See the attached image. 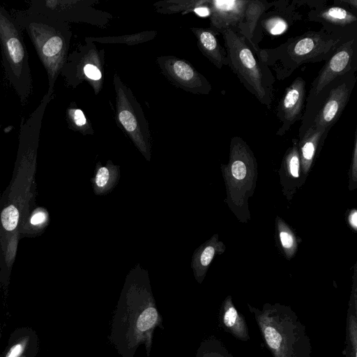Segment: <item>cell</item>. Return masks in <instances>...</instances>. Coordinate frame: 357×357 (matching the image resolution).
Returning a JSON list of instances; mask_svg holds the SVG:
<instances>
[{"label": "cell", "instance_id": "cell-13", "mask_svg": "<svg viewBox=\"0 0 357 357\" xmlns=\"http://www.w3.org/2000/svg\"><path fill=\"white\" fill-rule=\"evenodd\" d=\"M37 192L26 204L18 227L19 239L36 238L42 235L50 222L47 209L36 205Z\"/></svg>", "mask_w": 357, "mask_h": 357}, {"label": "cell", "instance_id": "cell-15", "mask_svg": "<svg viewBox=\"0 0 357 357\" xmlns=\"http://www.w3.org/2000/svg\"><path fill=\"white\" fill-rule=\"evenodd\" d=\"M219 325L222 331L238 340H250L248 327L243 315L235 307L231 296L223 301L219 310Z\"/></svg>", "mask_w": 357, "mask_h": 357}, {"label": "cell", "instance_id": "cell-7", "mask_svg": "<svg viewBox=\"0 0 357 357\" xmlns=\"http://www.w3.org/2000/svg\"><path fill=\"white\" fill-rule=\"evenodd\" d=\"M116 116L135 146L147 160L151 158V135L142 109L131 91L116 75Z\"/></svg>", "mask_w": 357, "mask_h": 357}, {"label": "cell", "instance_id": "cell-28", "mask_svg": "<svg viewBox=\"0 0 357 357\" xmlns=\"http://www.w3.org/2000/svg\"><path fill=\"white\" fill-rule=\"evenodd\" d=\"M349 222L351 224V225L354 228V229H356V226H357V213H356V210H354L350 215H349Z\"/></svg>", "mask_w": 357, "mask_h": 357}, {"label": "cell", "instance_id": "cell-12", "mask_svg": "<svg viewBox=\"0 0 357 357\" xmlns=\"http://www.w3.org/2000/svg\"><path fill=\"white\" fill-rule=\"evenodd\" d=\"M248 0H210L211 29L216 34L226 29H238L243 23L245 7Z\"/></svg>", "mask_w": 357, "mask_h": 357}, {"label": "cell", "instance_id": "cell-20", "mask_svg": "<svg viewBox=\"0 0 357 357\" xmlns=\"http://www.w3.org/2000/svg\"><path fill=\"white\" fill-rule=\"evenodd\" d=\"M343 354L344 357H357V301L355 292L349 302Z\"/></svg>", "mask_w": 357, "mask_h": 357}, {"label": "cell", "instance_id": "cell-4", "mask_svg": "<svg viewBox=\"0 0 357 357\" xmlns=\"http://www.w3.org/2000/svg\"><path fill=\"white\" fill-rule=\"evenodd\" d=\"M346 40L345 37L324 29L319 31H308L289 38L274 50L260 51L259 58L273 66L278 77L284 78L301 65L327 61Z\"/></svg>", "mask_w": 357, "mask_h": 357}, {"label": "cell", "instance_id": "cell-3", "mask_svg": "<svg viewBox=\"0 0 357 357\" xmlns=\"http://www.w3.org/2000/svg\"><path fill=\"white\" fill-rule=\"evenodd\" d=\"M11 14L29 36L47 75V92L53 94L54 84L68 58L72 36L68 23L28 9L13 10Z\"/></svg>", "mask_w": 357, "mask_h": 357}, {"label": "cell", "instance_id": "cell-5", "mask_svg": "<svg viewBox=\"0 0 357 357\" xmlns=\"http://www.w3.org/2000/svg\"><path fill=\"white\" fill-rule=\"evenodd\" d=\"M222 34L227 65L245 87L261 104L270 108L274 79L266 63L258 61L251 49L252 45L237 28H227Z\"/></svg>", "mask_w": 357, "mask_h": 357}, {"label": "cell", "instance_id": "cell-9", "mask_svg": "<svg viewBox=\"0 0 357 357\" xmlns=\"http://www.w3.org/2000/svg\"><path fill=\"white\" fill-rule=\"evenodd\" d=\"M356 37L349 38L339 45L312 83L310 96H317L337 77L356 71Z\"/></svg>", "mask_w": 357, "mask_h": 357}, {"label": "cell", "instance_id": "cell-27", "mask_svg": "<svg viewBox=\"0 0 357 357\" xmlns=\"http://www.w3.org/2000/svg\"><path fill=\"white\" fill-rule=\"evenodd\" d=\"M280 238L282 245L285 248H291L294 245V239L292 236L286 231H281Z\"/></svg>", "mask_w": 357, "mask_h": 357}, {"label": "cell", "instance_id": "cell-26", "mask_svg": "<svg viewBox=\"0 0 357 357\" xmlns=\"http://www.w3.org/2000/svg\"><path fill=\"white\" fill-rule=\"evenodd\" d=\"M299 166L300 162L298 150L297 147L294 146L289 155V167L290 173L294 177L297 178L298 176Z\"/></svg>", "mask_w": 357, "mask_h": 357}, {"label": "cell", "instance_id": "cell-11", "mask_svg": "<svg viewBox=\"0 0 357 357\" xmlns=\"http://www.w3.org/2000/svg\"><path fill=\"white\" fill-rule=\"evenodd\" d=\"M305 82L302 77L296 78L286 89L278 105V116L282 123L277 132L282 135L301 118L305 97Z\"/></svg>", "mask_w": 357, "mask_h": 357}, {"label": "cell", "instance_id": "cell-16", "mask_svg": "<svg viewBox=\"0 0 357 357\" xmlns=\"http://www.w3.org/2000/svg\"><path fill=\"white\" fill-rule=\"evenodd\" d=\"M324 25V29L335 35L342 36L339 30L356 26V15L349 9L341 6H331L315 11L311 16ZM344 37V36H343ZM346 38V37H345Z\"/></svg>", "mask_w": 357, "mask_h": 357}, {"label": "cell", "instance_id": "cell-22", "mask_svg": "<svg viewBox=\"0 0 357 357\" xmlns=\"http://www.w3.org/2000/svg\"><path fill=\"white\" fill-rule=\"evenodd\" d=\"M197 357H236L219 339L212 336L202 342Z\"/></svg>", "mask_w": 357, "mask_h": 357}, {"label": "cell", "instance_id": "cell-29", "mask_svg": "<svg viewBox=\"0 0 357 357\" xmlns=\"http://www.w3.org/2000/svg\"><path fill=\"white\" fill-rule=\"evenodd\" d=\"M342 3H347L349 6H352L355 9L357 8V1L356 0H340Z\"/></svg>", "mask_w": 357, "mask_h": 357}, {"label": "cell", "instance_id": "cell-23", "mask_svg": "<svg viewBox=\"0 0 357 357\" xmlns=\"http://www.w3.org/2000/svg\"><path fill=\"white\" fill-rule=\"evenodd\" d=\"M155 34V32H143L137 34L123 36L121 37H105V38H88L86 41H97L104 43H126L128 45H133L140 43L152 39Z\"/></svg>", "mask_w": 357, "mask_h": 357}, {"label": "cell", "instance_id": "cell-6", "mask_svg": "<svg viewBox=\"0 0 357 357\" xmlns=\"http://www.w3.org/2000/svg\"><path fill=\"white\" fill-rule=\"evenodd\" d=\"M0 47L2 65L9 84L21 104H26L33 91L29 54L22 29L4 7L0 6Z\"/></svg>", "mask_w": 357, "mask_h": 357}, {"label": "cell", "instance_id": "cell-24", "mask_svg": "<svg viewBox=\"0 0 357 357\" xmlns=\"http://www.w3.org/2000/svg\"><path fill=\"white\" fill-rule=\"evenodd\" d=\"M66 119L69 128L84 134L87 133V121L81 109L69 107L66 110Z\"/></svg>", "mask_w": 357, "mask_h": 357}, {"label": "cell", "instance_id": "cell-25", "mask_svg": "<svg viewBox=\"0 0 357 357\" xmlns=\"http://www.w3.org/2000/svg\"><path fill=\"white\" fill-rule=\"evenodd\" d=\"M265 30L271 35H279L288 28L287 21L280 15H271L261 21Z\"/></svg>", "mask_w": 357, "mask_h": 357}, {"label": "cell", "instance_id": "cell-19", "mask_svg": "<svg viewBox=\"0 0 357 357\" xmlns=\"http://www.w3.org/2000/svg\"><path fill=\"white\" fill-rule=\"evenodd\" d=\"M268 3L257 0H248L245 7L243 23L238 29L251 44L255 52L259 50L252 42V37L257 28V22L268 8Z\"/></svg>", "mask_w": 357, "mask_h": 357}, {"label": "cell", "instance_id": "cell-30", "mask_svg": "<svg viewBox=\"0 0 357 357\" xmlns=\"http://www.w3.org/2000/svg\"><path fill=\"white\" fill-rule=\"evenodd\" d=\"M1 337V323H0V338Z\"/></svg>", "mask_w": 357, "mask_h": 357}, {"label": "cell", "instance_id": "cell-17", "mask_svg": "<svg viewBox=\"0 0 357 357\" xmlns=\"http://www.w3.org/2000/svg\"><path fill=\"white\" fill-rule=\"evenodd\" d=\"M197 39V45L202 54L218 68L227 66V54L220 45L217 34L211 29L192 28Z\"/></svg>", "mask_w": 357, "mask_h": 357}, {"label": "cell", "instance_id": "cell-1", "mask_svg": "<svg viewBox=\"0 0 357 357\" xmlns=\"http://www.w3.org/2000/svg\"><path fill=\"white\" fill-rule=\"evenodd\" d=\"M52 96L46 93L27 120H22L11 180L0 194V284L6 291L16 259L18 227L26 204L37 192L35 174L42 120Z\"/></svg>", "mask_w": 357, "mask_h": 357}, {"label": "cell", "instance_id": "cell-18", "mask_svg": "<svg viewBox=\"0 0 357 357\" xmlns=\"http://www.w3.org/2000/svg\"><path fill=\"white\" fill-rule=\"evenodd\" d=\"M120 177L119 167L108 160L104 166L97 163L94 176L91 179L93 190L97 195L109 193L118 183Z\"/></svg>", "mask_w": 357, "mask_h": 357}, {"label": "cell", "instance_id": "cell-8", "mask_svg": "<svg viewBox=\"0 0 357 357\" xmlns=\"http://www.w3.org/2000/svg\"><path fill=\"white\" fill-rule=\"evenodd\" d=\"M356 71L339 77L329 84L328 96L310 124L329 131L344 111L356 81Z\"/></svg>", "mask_w": 357, "mask_h": 357}, {"label": "cell", "instance_id": "cell-21", "mask_svg": "<svg viewBox=\"0 0 357 357\" xmlns=\"http://www.w3.org/2000/svg\"><path fill=\"white\" fill-rule=\"evenodd\" d=\"M215 253V245L213 241L203 245L199 248L192 257V268L194 271L195 276L199 282L204 276L207 267L211 262Z\"/></svg>", "mask_w": 357, "mask_h": 357}, {"label": "cell", "instance_id": "cell-10", "mask_svg": "<svg viewBox=\"0 0 357 357\" xmlns=\"http://www.w3.org/2000/svg\"><path fill=\"white\" fill-rule=\"evenodd\" d=\"M158 61L167 77L183 89L205 95L211 91L208 81L188 62L174 56H162Z\"/></svg>", "mask_w": 357, "mask_h": 357}, {"label": "cell", "instance_id": "cell-2", "mask_svg": "<svg viewBox=\"0 0 357 357\" xmlns=\"http://www.w3.org/2000/svg\"><path fill=\"white\" fill-rule=\"evenodd\" d=\"M264 342L273 357H311L312 347L305 326L289 306L248 304Z\"/></svg>", "mask_w": 357, "mask_h": 357}, {"label": "cell", "instance_id": "cell-14", "mask_svg": "<svg viewBox=\"0 0 357 357\" xmlns=\"http://www.w3.org/2000/svg\"><path fill=\"white\" fill-rule=\"evenodd\" d=\"M39 340L36 331L29 327L15 328L9 336L0 357H37Z\"/></svg>", "mask_w": 357, "mask_h": 357}]
</instances>
